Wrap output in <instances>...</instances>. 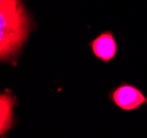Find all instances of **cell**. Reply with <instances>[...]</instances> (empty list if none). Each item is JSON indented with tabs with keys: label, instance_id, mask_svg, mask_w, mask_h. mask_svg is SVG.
Here are the masks:
<instances>
[{
	"label": "cell",
	"instance_id": "obj_1",
	"mask_svg": "<svg viewBox=\"0 0 147 138\" xmlns=\"http://www.w3.org/2000/svg\"><path fill=\"white\" fill-rule=\"evenodd\" d=\"M32 30V20L20 1L0 3V60L17 66Z\"/></svg>",
	"mask_w": 147,
	"mask_h": 138
},
{
	"label": "cell",
	"instance_id": "obj_2",
	"mask_svg": "<svg viewBox=\"0 0 147 138\" xmlns=\"http://www.w3.org/2000/svg\"><path fill=\"white\" fill-rule=\"evenodd\" d=\"M109 100L125 112L136 111L143 104H147V96L133 84L123 82L109 92Z\"/></svg>",
	"mask_w": 147,
	"mask_h": 138
},
{
	"label": "cell",
	"instance_id": "obj_3",
	"mask_svg": "<svg viewBox=\"0 0 147 138\" xmlns=\"http://www.w3.org/2000/svg\"><path fill=\"white\" fill-rule=\"evenodd\" d=\"M92 54L96 58L108 64L115 58L117 54V42L111 31H105L99 34L89 43Z\"/></svg>",
	"mask_w": 147,
	"mask_h": 138
},
{
	"label": "cell",
	"instance_id": "obj_4",
	"mask_svg": "<svg viewBox=\"0 0 147 138\" xmlns=\"http://www.w3.org/2000/svg\"><path fill=\"white\" fill-rule=\"evenodd\" d=\"M18 104L17 96L6 89L0 96V137L7 138L8 133L14 127V108Z\"/></svg>",
	"mask_w": 147,
	"mask_h": 138
},
{
	"label": "cell",
	"instance_id": "obj_5",
	"mask_svg": "<svg viewBox=\"0 0 147 138\" xmlns=\"http://www.w3.org/2000/svg\"><path fill=\"white\" fill-rule=\"evenodd\" d=\"M9 1H20V0H0V3H5V2H9Z\"/></svg>",
	"mask_w": 147,
	"mask_h": 138
}]
</instances>
